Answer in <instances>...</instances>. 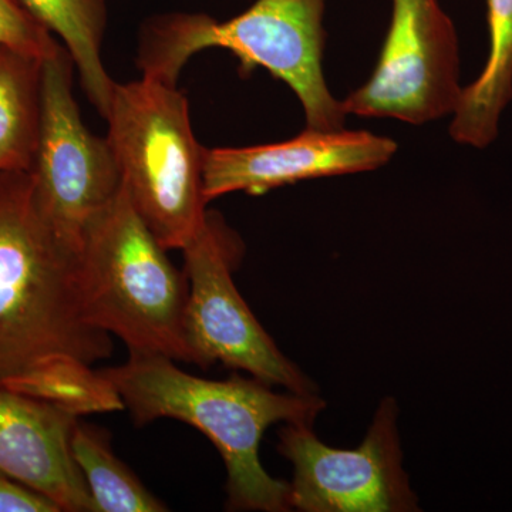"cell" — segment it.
I'll list each match as a JSON object with an SVG mask.
<instances>
[{
	"instance_id": "1",
	"label": "cell",
	"mask_w": 512,
	"mask_h": 512,
	"mask_svg": "<svg viewBox=\"0 0 512 512\" xmlns=\"http://www.w3.org/2000/svg\"><path fill=\"white\" fill-rule=\"evenodd\" d=\"M77 255L40 211L30 171L0 174V389L113 353L109 333L84 315Z\"/></svg>"
},
{
	"instance_id": "2",
	"label": "cell",
	"mask_w": 512,
	"mask_h": 512,
	"mask_svg": "<svg viewBox=\"0 0 512 512\" xmlns=\"http://www.w3.org/2000/svg\"><path fill=\"white\" fill-rule=\"evenodd\" d=\"M174 362L163 355L133 352L124 365L100 372L113 384L137 427L175 419L211 440L227 468L228 510H292L289 483L266 473L259 447L265 431L276 423L312 426L325 409V400L315 393H275L255 377L202 379Z\"/></svg>"
},
{
	"instance_id": "3",
	"label": "cell",
	"mask_w": 512,
	"mask_h": 512,
	"mask_svg": "<svg viewBox=\"0 0 512 512\" xmlns=\"http://www.w3.org/2000/svg\"><path fill=\"white\" fill-rule=\"evenodd\" d=\"M325 6L326 0H256L227 22L204 13L158 16L141 33L138 66L143 77L177 86L192 56L228 50L239 60V73L262 67L288 84L301 101L306 128L342 130L348 114L323 74Z\"/></svg>"
},
{
	"instance_id": "4",
	"label": "cell",
	"mask_w": 512,
	"mask_h": 512,
	"mask_svg": "<svg viewBox=\"0 0 512 512\" xmlns=\"http://www.w3.org/2000/svg\"><path fill=\"white\" fill-rule=\"evenodd\" d=\"M124 185L89 221L77 255V282L87 320L126 343L192 363L184 332L187 276L168 259Z\"/></svg>"
},
{
	"instance_id": "5",
	"label": "cell",
	"mask_w": 512,
	"mask_h": 512,
	"mask_svg": "<svg viewBox=\"0 0 512 512\" xmlns=\"http://www.w3.org/2000/svg\"><path fill=\"white\" fill-rule=\"evenodd\" d=\"M111 150L141 220L165 249H184L207 221L204 153L187 97L143 77L116 83L109 114Z\"/></svg>"
},
{
	"instance_id": "6",
	"label": "cell",
	"mask_w": 512,
	"mask_h": 512,
	"mask_svg": "<svg viewBox=\"0 0 512 512\" xmlns=\"http://www.w3.org/2000/svg\"><path fill=\"white\" fill-rule=\"evenodd\" d=\"M188 282L184 332L192 363H222L269 386L311 394L316 386L278 349L232 279L239 242L214 214L183 249Z\"/></svg>"
},
{
	"instance_id": "7",
	"label": "cell",
	"mask_w": 512,
	"mask_h": 512,
	"mask_svg": "<svg viewBox=\"0 0 512 512\" xmlns=\"http://www.w3.org/2000/svg\"><path fill=\"white\" fill-rule=\"evenodd\" d=\"M74 62L66 47L43 60L42 123L32 174L46 221L79 254L84 228L123 185L109 140L84 126L73 96Z\"/></svg>"
},
{
	"instance_id": "8",
	"label": "cell",
	"mask_w": 512,
	"mask_h": 512,
	"mask_svg": "<svg viewBox=\"0 0 512 512\" xmlns=\"http://www.w3.org/2000/svg\"><path fill=\"white\" fill-rule=\"evenodd\" d=\"M461 90L457 32L439 0H393L375 70L342 104L348 116L421 126L453 114Z\"/></svg>"
},
{
	"instance_id": "9",
	"label": "cell",
	"mask_w": 512,
	"mask_h": 512,
	"mask_svg": "<svg viewBox=\"0 0 512 512\" xmlns=\"http://www.w3.org/2000/svg\"><path fill=\"white\" fill-rule=\"evenodd\" d=\"M399 407L386 397L357 448L326 446L309 424L285 423L278 451L293 466L291 508L303 512H412L419 498L403 470Z\"/></svg>"
},
{
	"instance_id": "10",
	"label": "cell",
	"mask_w": 512,
	"mask_h": 512,
	"mask_svg": "<svg viewBox=\"0 0 512 512\" xmlns=\"http://www.w3.org/2000/svg\"><path fill=\"white\" fill-rule=\"evenodd\" d=\"M397 151L392 138L370 131H316L305 128L282 143L252 147L205 148L204 197L231 192L262 195L275 188L383 167Z\"/></svg>"
},
{
	"instance_id": "11",
	"label": "cell",
	"mask_w": 512,
	"mask_h": 512,
	"mask_svg": "<svg viewBox=\"0 0 512 512\" xmlns=\"http://www.w3.org/2000/svg\"><path fill=\"white\" fill-rule=\"evenodd\" d=\"M80 417L0 389V476L49 498L60 511L96 512L70 446Z\"/></svg>"
},
{
	"instance_id": "12",
	"label": "cell",
	"mask_w": 512,
	"mask_h": 512,
	"mask_svg": "<svg viewBox=\"0 0 512 512\" xmlns=\"http://www.w3.org/2000/svg\"><path fill=\"white\" fill-rule=\"evenodd\" d=\"M485 2L490 52L477 80L461 90L450 124L456 143L480 150L494 143L512 100V0Z\"/></svg>"
},
{
	"instance_id": "13",
	"label": "cell",
	"mask_w": 512,
	"mask_h": 512,
	"mask_svg": "<svg viewBox=\"0 0 512 512\" xmlns=\"http://www.w3.org/2000/svg\"><path fill=\"white\" fill-rule=\"evenodd\" d=\"M72 56L80 82L100 116L109 114L116 82L104 67L106 0H19Z\"/></svg>"
},
{
	"instance_id": "14",
	"label": "cell",
	"mask_w": 512,
	"mask_h": 512,
	"mask_svg": "<svg viewBox=\"0 0 512 512\" xmlns=\"http://www.w3.org/2000/svg\"><path fill=\"white\" fill-rule=\"evenodd\" d=\"M43 60L0 46V174L32 171L42 123Z\"/></svg>"
},
{
	"instance_id": "15",
	"label": "cell",
	"mask_w": 512,
	"mask_h": 512,
	"mask_svg": "<svg viewBox=\"0 0 512 512\" xmlns=\"http://www.w3.org/2000/svg\"><path fill=\"white\" fill-rule=\"evenodd\" d=\"M70 446L92 495L94 511H168L167 505L117 458L107 431L79 419L74 424Z\"/></svg>"
},
{
	"instance_id": "16",
	"label": "cell",
	"mask_w": 512,
	"mask_h": 512,
	"mask_svg": "<svg viewBox=\"0 0 512 512\" xmlns=\"http://www.w3.org/2000/svg\"><path fill=\"white\" fill-rule=\"evenodd\" d=\"M9 390L53 404L77 417L126 409L103 373L79 360L46 367L19 380Z\"/></svg>"
},
{
	"instance_id": "17",
	"label": "cell",
	"mask_w": 512,
	"mask_h": 512,
	"mask_svg": "<svg viewBox=\"0 0 512 512\" xmlns=\"http://www.w3.org/2000/svg\"><path fill=\"white\" fill-rule=\"evenodd\" d=\"M0 46L45 60L62 43L19 0H0Z\"/></svg>"
},
{
	"instance_id": "18",
	"label": "cell",
	"mask_w": 512,
	"mask_h": 512,
	"mask_svg": "<svg viewBox=\"0 0 512 512\" xmlns=\"http://www.w3.org/2000/svg\"><path fill=\"white\" fill-rule=\"evenodd\" d=\"M49 498L0 476V512H59Z\"/></svg>"
}]
</instances>
